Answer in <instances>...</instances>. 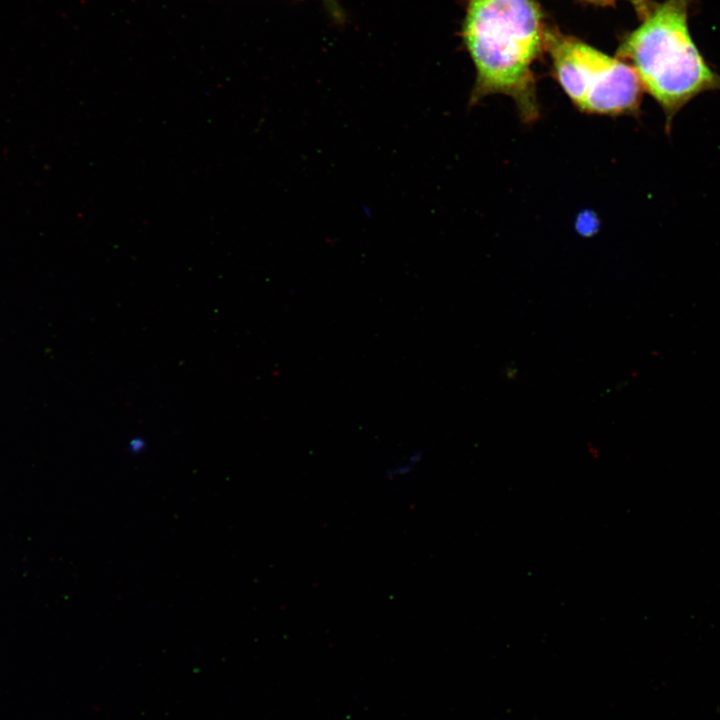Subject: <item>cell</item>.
<instances>
[{
	"label": "cell",
	"instance_id": "6da1fadb",
	"mask_svg": "<svg viewBox=\"0 0 720 720\" xmlns=\"http://www.w3.org/2000/svg\"><path fill=\"white\" fill-rule=\"evenodd\" d=\"M547 27L535 0H467L463 41L476 69L470 105L502 94L525 121L539 114L532 66Z\"/></svg>",
	"mask_w": 720,
	"mask_h": 720
},
{
	"label": "cell",
	"instance_id": "7a4b0ae2",
	"mask_svg": "<svg viewBox=\"0 0 720 720\" xmlns=\"http://www.w3.org/2000/svg\"><path fill=\"white\" fill-rule=\"evenodd\" d=\"M691 0H666L622 40L617 57L636 71L643 89L661 107L665 130L703 92L720 90V75L705 61L688 28Z\"/></svg>",
	"mask_w": 720,
	"mask_h": 720
},
{
	"label": "cell",
	"instance_id": "3957f363",
	"mask_svg": "<svg viewBox=\"0 0 720 720\" xmlns=\"http://www.w3.org/2000/svg\"><path fill=\"white\" fill-rule=\"evenodd\" d=\"M544 50L555 79L581 112L606 116L639 112L644 89L624 60L551 28L545 31Z\"/></svg>",
	"mask_w": 720,
	"mask_h": 720
},
{
	"label": "cell",
	"instance_id": "277c9868",
	"mask_svg": "<svg viewBox=\"0 0 720 720\" xmlns=\"http://www.w3.org/2000/svg\"><path fill=\"white\" fill-rule=\"evenodd\" d=\"M422 457L423 452L421 450L414 451L405 460L387 470L386 477L389 480H394L396 478L408 475L420 463Z\"/></svg>",
	"mask_w": 720,
	"mask_h": 720
},
{
	"label": "cell",
	"instance_id": "5b68a950",
	"mask_svg": "<svg viewBox=\"0 0 720 720\" xmlns=\"http://www.w3.org/2000/svg\"><path fill=\"white\" fill-rule=\"evenodd\" d=\"M590 3H594L597 5H612L618 0H585ZM629 1L633 8L636 10L637 14L641 17V19L645 18L653 8L651 5V2L649 0H627Z\"/></svg>",
	"mask_w": 720,
	"mask_h": 720
},
{
	"label": "cell",
	"instance_id": "8992f818",
	"mask_svg": "<svg viewBox=\"0 0 720 720\" xmlns=\"http://www.w3.org/2000/svg\"><path fill=\"white\" fill-rule=\"evenodd\" d=\"M328 6L337 14L338 13V7L335 0H324Z\"/></svg>",
	"mask_w": 720,
	"mask_h": 720
}]
</instances>
